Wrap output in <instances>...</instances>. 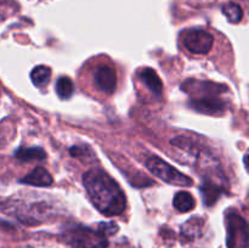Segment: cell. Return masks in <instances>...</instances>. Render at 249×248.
<instances>
[{"mask_svg": "<svg viewBox=\"0 0 249 248\" xmlns=\"http://www.w3.org/2000/svg\"><path fill=\"white\" fill-rule=\"evenodd\" d=\"M245 164H246V168H247V170L249 172V152L246 155V157H245Z\"/></svg>", "mask_w": 249, "mask_h": 248, "instance_id": "cell-18", "label": "cell"}, {"mask_svg": "<svg viewBox=\"0 0 249 248\" xmlns=\"http://www.w3.org/2000/svg\"><path fill=\"white\" fill-rule=\"evenodd\" d=\"M181 43L187 51L196 55H206L213 46L214 38L204 29L190 28L181 33Z\"/></svg>", "mask_w": 249, "mask_h": 248, "instance_id": "cell-6", "label": "cell"}, {"mask_svg": "<svg viewBox=\"0 0 249 248\" xmlns=\"http://www.w3.org/2000/svg\"><path fill=\"white\" fill-rule=\"evenodd\" d=\"M139 78L141 82L151 90L155 95H160L163 91V84L162 80L160 79L157 73L152 70V68H143L139 74Z\"/></svg>", "mask_w": 249, "mask_h": 248, "instance_id": "cell-9", "label": "cell"}, {"mask_svg": "<svg viewBox=\"0 0 249 248\" xmlns=\"http://www.w3.org/2000/svg\"><path fill=\"white\" fill-rule=\"evenodd\" d=\"M94 82L100 91L105 94H112L117 87L116 71L109 65L99 66L95 72Z\"/></svg>", "mask_w": 249, "mask_h": 248, "instance_id": "cell-7", "label": "cell"}, {"mask_svg": "<svg viewBox=\"0 0 249 248\" xmlns=\"http://www.w3.org/2000/svg\"><path fill=\"white\" fill-rule=\"evenodd\" d=\"M89 150V147H85L84 150H83L80 146H74V147H71L70 150V153L71 156H73V157H82L83 155H87V151Z\"/></svg>", "mask_w": 249, "mask_h": 248, "instance_id": "cell-17", "label": "cell"}, {"mask_svg": "<svg viewBox=\"0 0 249 248\" xmlns=\"http://www.w3.org/2000/svg\"><path fill=\"white\" fill-rule=\"evenodd\" d=\"M55 90L60 99L67 100L74 92V85H73V82L68 77H61L56 82Z\"/></svg>", "mask_w": 249, "mask_h": 248, "instance_id": "cell-13", "label": "cell"}, {"mask_svg": "<svg viewBox=\"0 0 249 248\" xmlns=\"http://www.w3.org/2000/svg\"><path fill=\"white\" fill-rule=\"evenodd\" d=\"M145 165L158 179L163 180V181L168 182V184L177 185V186H192L194 185L192 179H190L189 177L180 173L173 165L160 159V157L152 156V157H150L146 160Z\"/></svg>", "mask_w": 249, "mask_h": 248, "instance_id": "cell-5", "label": "cell"}, {"mask_svg": "<svg viewBox=\"0 0 249 248\" xmlns=\"http://www.w3.org/2000/svg\"><path fill=\"white\" fill-rule=\"evenodd\" d=\"M181 89L190 95L189 106L196 112L204 114H223L228 108L229 92L225 84L189 79L182 83Z\"/></svg>", "mask_w": 249, "mask_h": 248, "instance_id": "cell-2", "label": "cell"}, {"mask_svg": "<svg viewBox=\"0 0 249 248\" xmlns=\"http://www.w3.org/2000/svg\"><path fill=\"white\" fill-rule=\"evenodd\" d=\"M83 184L95 208L106 216L119 215L126 207L123 190L116 180L100 168H91L83 175Z\"/></svg>", "mask_w": 249, "mask_h": 248, "instance_id": "cell-1", "label": "cell"}, {"mask_svg": "<svg viewBox=\"0 0 249 248\" xmlns=\"http://www.w3.org/2000/svg\"><path fill=\"white\" fill-rule=\"evenodd\" d=\"M22 184L32 185V186L46 187L53 184V177L49 174L48 170L43 167H36L29 174L21 179Z\"/></svg>", "mask_w": 249, "mask_h": 248, "instance_id": "cell-8", "label": "cell"}, {"mask_svg": "<svg viewBox=\"0 0 249 248\" xmlns=\"http://www.w3.org/2000/svg\"><path fill=\"white\" fill-rule=\"evenodd\" d=\"M173 206L177 211L181 212V213H186V212L192 211L196 206V201H195L194 196L190 192L180 191L178 192L173 199Z\"/></svg>", "mask_w": 249, "mask_h": 248, "instance_id": "cell-12", "label": "cell"}, {"mask_svg": "<svg viewBox=\"0 0 249 248\" xmlns=\"http://www.w3.org/2000/svg\"><path fill=\"white\" fill-rule=\"evenodd\" d=\"M63 238L74 248H106L108 246L107 236L99 226L96 230L83 225L72 226L65 230Z\"/></svg>", "mask_w": 249, "mask_h": 248, "instance_id": "cell-3", "label": "cell"}, {"mask_svg": "<svg viewBox=\"0 0 249 248\" xmlns=\"http://www.w3.org/2000/svg\"><path fill=\"white\" fill-rule=\"evenodd\" d=\"M201 191L203 201L206 202L207 206H212L213 203H215L218 197L221 195L223 187H221V185L219 184V182H216L215 180H203V185H202L201 187Z\"/></svg>", "mask_w": 249, "mask_h": 248, "instance_id": "cell-10", "label": "cell"}, {"mask_svg": "<svg viewBox=\"0 0 249 248\" xmlns=\"http://www.w3.org/2000/svg\"><path fill=\"white\" fill-rule=\"evenodd\" d=\"M15 157L21 162H32V160L40 162L45 159L46 153L40 147H21L15 151Z\"/></svg>", "mask_w": 249, "mask_h": 248, "instance_id": "cell-11", "label": "cell"}, {"mask_svg": "<svg viewBox=\"0 0 249 248\" xmlns=\"http://www.w3.org/2000/svg\"><path fill=\"white\" fill-rule=\"evenodd\" d=\"M223 12L231 23H238L243 17V11L240 5L235 2H228L223 6Z\"/></svg>", "mask_w": 249, "mask_h": 248, "instance_id": "cell-15", "label": "cell"}, {"mask_svg": "<svg viewBox=\"0 0 249 248\" xmlns=\"http://www.w3.org/2000/svg\"><path fill=\"white\" fill-rule=\"evenodd\" d=\"M228 248H248L249 228L248 224L236 211H228L225 215Z\"/></svg>", "mask_w": 249, "mask_h": 248, "instance_id": "cell-4", "label": "cell"}, {"mask_svg": "<svg viewBox=\"0 0 249 248\" xmlns=\"http://www.w3.org/2000/svg\"><path fill=\"white\" fill-rule=\"evenodd\" d=\"M199 230L198 223H197L196 219H191L189 220V223L186 225L182 226L181 229V235L184 236L185 238H194L196 236V231Z\"/></svg>", "mask_w": 249, "mask_h": 248, "instance_id": "cell-16", "label": "cell"}, {"mask_svg": "<svg viewBox=\"0 0 249 248\" xmlns=\"http://www.w3.org/2000/svg\"><path fill=\"white\" fill-rule=\"evenodd\" d=\"M50 74L51 71L49 67H46V66H36L32 71L31 79L36 87H44L50 80Z\"/></svg>", "mask_w": 249, "mask_h": 248, "instance_id": "cell-14", "label": "cell"}]
</instances>
